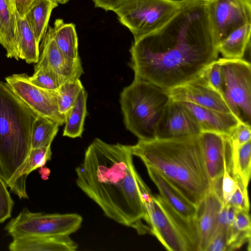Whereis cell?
<instances>
[{
  "label": "cell",
  "instance_id": "6da1fadb",
  "mask_svg": "<svg viewBox=\"0 0 251 251\" xmlns=\"http://www.w3.org/2000/svg\"><path fill=\"white\" fill-rule=\"evenodd\" d=\"M129 52L134 77L165 89L201 76L219 53L206 0H185L164 26L134 41Z\"/></svg>",
  "mask_w": 251,
  "mask_h": 251
},
{
  "label": "cell",
  "instance_id": "7a4b0ae2",
  "mask_svg": "<svg viewBox=\"0 0 251 251\" xmlns=\"http://www.w3.org/2000/svg\"><path fill=\"white\" fill-rule=\"evenodd\" d=\"M130 149L133 155L160 173L196 206L210 190L200 135L138 140Z\"/></svg>",
  "mask_w": 251,
  "mask_h": 251
},
{
  "label": "cell",
  "instance_id": "3957f363",
  "mask_svg": "<svg viewBox=\"0 0 251 251\" xmlns=\"http://www.w3.org/2000/svg\"><path fill=\"white\" fill-rule=\"evenodd\" d=\"M36 115L0 81V176L20 199H28L23 172L31 150Z\"/></svg>",
  "mask_w": 251,
  "mask_h": 251
},
{
  "label": "cell",
  "instance_id": "277c9868",
  "mask_svg": "<svg viewBox=\"0 0 251 251\" xmlns=\"http://www.w3.org/2000/svg\"><path fill=\"white\" fill-rule=\"evenodd\" d=\"M130 146L96 138L75 169L77 186L102 209L122 187L134 166Z\"/></svg>",
  "mask_w": 251,
  "mask_h": 251
},
{
  "label": "cell",
  "instance_id": "5b68a950",
  "mask_svg": "<svg viewBox=\"0 0 251 251\" xmlns=\"http://www.w3.org/2000/svg\"><path fill=\"white\" fill-rule=\"evenodd\" d=\"M171 99L167 90L134 77L120 94V105L126 128L138 140L155 138L159 120Z\"/></svg>",
  "mask_w": 251,
  "mask_h": 251
},
{
  "label": "cell",
  "instance_id": "8992f818",
  "mask_svg": "<svg viewBox=\"0 0 251 251\" xmlns=\"http://www.w3.org/2000/svg\"><path fill=\"white\" fill-rule=\"evenodd\" d=\"M185 0H126L114 12L134 41L166 24L180 10Z\"/></svg>",
  "mask_w": 251,
  "mask_h": 251
},
{
  "label": "cell",
  "instance_id": "52a82bcc",
  "mask_svg": "<svg viewBox=\"0 0 251 251\" xmlns=\"http://www.w3.org/2000/svg\"><path fill=\"white\" fill-rule=\"evenodd\" d=\"M82 221L76 213L46 214L24 208L8 222L5 230L12 238L69 236L80 227Z\"/></svg>",
  "mask_w": 251,
  "mask_h": 251
},
{
  "label": "cell",
  "instance_id": "ba28073f",
  "mask_svg": "<svg viewBox=\"0 0 251 251\" xmlns=\"http://www.w3.org/2000/svg\"><path fill=\"white\" fill-rule=\"evenodd\" d=\"M222 77V95L232 113L251 125V66L242 59H218Z\"/></svg>",
  "mask_w": 251,
  "mask_h": 251
},
{
  "label": "cell",
  "instance_id": "9c48e42d",
  "mask_svg": "<svg viewBox=\"0 0 251 251\" xmlns=\"http://www.w3.org/2000/svg\"><path fill=\"white\" fill-rule=\"evenodd\" d=\"M146 212L145 221L153 235L169 251H188L186 243L173 221L141 177L136 179Z\"/></svg>",
  "mask_w": 251,
  "mask_h": 251
},
{
  "label": "cell",
  "instance_id": "30bf717a",
  "mask_svg": "<svg viewBox=\"0 0 251 251\" xmlns=\"http://www.w3.org/2000/svg\"><path fill=\"white\" fill-rule=\"evenodd\" d=\"M14 94L36 115L55 122L59 126L66 118L58 109L56 90L39 87L32 83L26 74H13L5 78Z\"/></svg>",
  "mask_w": 251,
  "mask_h": 251
},
{
  "label": "cell",
  "instance_id": "8fae6325",
  "mask_svg": "<svg viewBox=\"0 0 251 251\" xmlns=\"http://www.w3.org/2000/svg\"><path fill=\"white\" fill-rule=\"evenodd\" d=\"M206 8L218 43L246 24H251V0H206Z\"/></svg>",
  "mask_w": 251,
  "mask_h": 251
},
{
  "label": "cell",
  "instance_id": "7c38bea8",
  "mask_svg": "<svg viewBox=\"0 0 251 251\" xmlns=\"http://www.w3.org/2000/svg\"><path fill=\"white\" fill-rule=\"evenodd\" d=\"M197 121L182 102L171 99L157 124L155 138L169 139L198 135Z\"/></svg>",
  "mask_w": 251,
  "mask_h": 251
},
{
  "label": "cell",
  "instance_id": "4fadbf2b",
  "mask_svg": "<svg viewBox=\"0 0 251 251\" xmlns=\"http://www.w3.org/2000/svg\"><path fill=\"white\" fill-rule=\"evenodd\" d=\"M206 171L211 183L233 170V147L229 136L213 132L200 134Z\"/></svg>",
  "mask_w": 251,
  "mask_h": 251
},
{
  "label": "cell",
  "instance_id": "5bb4252c",
  "mask_svg": "<svg viewBox=\"0 0 251 251\" xmlns=\"http://www.w3.org/2000/svg\"><path fill=\"white\" fill-rule=\"evenodd\" d=\"M39 59L34 68L44 67L54 72L62 83L79 78L83 74L79 58L73 59L65 55L58 48L49 26L42 40Z\"/></svg>",
  "mask_w": 251,
  "mask_h": 251
},
{
  "label": "cell",
  "instance_id": "9a60e30c",
  "mask_svg": "<svg viewBox=\"0 0 251 251\" xmlns=\"http://www.w3.org/2000/svg\"><path fill=\"white\" fill-rule=\"evenodd\" d=\"M167 90L173 100L232 113L222 96L212 88L201 75L184 84Z\"/></svg>",
  "mask_w": 251,
  "mask_h": 251
},
{
  "label": "cell",
  "instance_id": "2e32d148",
  "mask_svg": "<svg viewBox=\"0 0 251 251\" xmlns=\"http://www.w3.org/2000/svg\"><path fill=\"white\" fill-rule=\"evenodd\" d=\"M222 202L210 190L198 207L197 226L200 236L199 251H206L217 229Z\"/></svg>",
  "mask_w": 251,
  "mask_h": 251
},
{
  "label": "cell",
  "instance_id": "e0dca14e",
  "mask_svg": "<svg viewBox=\"0 0 251 251\" xmlns=\"http://www.w3.org/2000/svg\"><path fill=\"white\" fill-rule=\"evenodd\" d=\"M192 113L201 132L209 131L229 136L241 122L233 114L181 102Z\"/></svg>",
  "mask_w": 251,
  "mask_h": 251
},
{
  "label": "cell",
  "instance_id": "ac0fdd59",
  "mask_svg": "<svg viewBox=\"0 0 251 251\" xmlns=\"http://www.w3.org/2000/svg\"><path fill=\"white\" fill-rule=\"evenodd\" d=\"M78 246L69 236H30L13 238L11 251H75Z\"/></svg>",
  "mask_w": 251,
  "mask_h": 251
},
{
  "label": "cell",
  "instance_id": "d6986e66",
  "mask_svg": "<svg viewBox=\"0 0 251 251\" xmlns=\"http://www.w3.org/2000/svg\"><path fill=\"white\" fill-rule=\"evenodd\" d=\"M16 9L12 0H0V44L6 56L19 58Z\"/></svg>",
  "mask_w": 251,
  "mask_h": 251
},
{
  "label": "cell",
  "instance_id": "ffe728a7",
  "mask_svg": "<svg viewBox=\"0 0 251 251\" xmlns=\"http://www.w3.org/2000/svg\"><path fill=\"white\" fill-rule=\"evenodd\" d=\"M146 168L150 178L157 187L160 195L164 200L184 217L196 218L198 207L188 201L158 171L150 166H146Z\"/></svg>",
  "mask_w": 251,
  "mask_h": 251
},
{
  "label": "cell",
  "instance_id": "44dd1931",
  "mask_svg": "<svg viewBox=\"0 0 251 251\" xmlns=\"http://www.w3.org/2000/svg\"><path fill=\"white\" fill-rule=\"evenodd\" d=\"M251 24L234 29L219 42L218 50L225 58L242 59L251 47Z\"/></svg>",
  "mask_w": 251,
  "mask_h": 251
},
{
  "label": "cell",
  "instance_id": "7402d4cb",
  "mask_svg": "<svg viewBox=\"0 0 251 251\" xmlns=\"http://www.w3.org/2000/svg\"><path fill=\"white\" fill-rule=\"evenodd\" d=\"M154 198L182 235L188 251H199L200 236L197 218L189 219L184 217L171 207L160 195H156Z\"/></svg>",
  "mask_w": 251,
  "mask_h": 251
},
{
  "label": "cell",
  "instance_id": "603a6c76",
  "mask_svg": "<svg viewBox=\"0 0 251 251\" xmlns=\"http://www.w3.org/2000/svg\"><path fill=\"white\" fill-rule=\"evenodd\" d=\"M16 13L19 58L27 63H37L40 53L39 43L26 16L21 17Z\"/></svg>",
  "mask_w": 251,
  "mask_h": 251
},
{
  "label": "cell",
  "instance_id": "cb8c5ba5",
  "mask_svg": "<svg viewBox=\"0 0 251 251\" xmlns=\"http://www.w3.org/2000/svg\"><path fill=\"white\" fill-rule=\"evenodd\" d=\"M51 30L57 47L65 55L73 59L79 58L78 38L74 24L65 23L62 19H57Z\"/></svg>",
  "mask_w": 251,
  "mask_h": 251
},
{
  "label": "cell",
  "instance_id": "d4e9b609",
  "mask_svg": "<svg viewBox=\"0 0 251 251\" xmlns=\"http://www.w3.org/2000/svg\"><path fill=\"white\" fill-rule=\"evenodd\" d=\"M58 5L53 0H34L26 14L39 43L47 31L52 10Z\"/></svg>",
  "mask_w": 251,
  "mask_h": 251
},
{
  "label": "cell",
  "instance_id": "484cf974",
  "mask_svg": "<svg viewBox=\"0 0 251 251\" xmlns=\"http://www.w3.org/2000/svg\"><path fill=\"white\" fill-rule=\"evenodd\" d=\"M87 93L81 90L75 102L68 112L65 123L63 136L72 138L81 137L87 114Z\"/></svg>",
  "mask_w": 251,
  "mask_h": 251
},
{
  "label": "cell",
  "instance_id": "4316f807",
  "mask_svg": "<svg viewBox=\"0 0 251 251\" xmlns=\"http://www.w3.org/2000/svg\"><path fill=\"white\" fill-rule=\"evenodd\" d=\"M59 126L54 121L37 116L31 131V149L51 146Z\"/></svg>",
  "mask_w": 251,
  "mask_h": 251
},
{
  "label": "cell",
  "instance_id": "83f0119b",
  "mask_svg": "<svg viewBox=\"0 0 251 251\" xmlns=\"http://www.w3.org/2000/svg\"><path fill=\"white\" fill-rule=\"evenodd\" d=\"M83 88L80 79L77 78L63 83L56 90L59 111L66 119Z\"/></svg>",
  "mask_w": 251,
  "mask_h": 251
},
{
  "label": "cell",
  "instance_id": "f1b7e54d",
  "mask_svg": "<svg viewBox=\"0 0 251 251\" xmlns=\"http://www.w3.org/2000/svg\"><path fill=\"white\" fill-rule=\"evenodd\" d=\"M232 162L233 175H238L248 187L251 174V140L233 148Z\"/></svg>",
  "mask_w": 251,
  "mask_h": 251
},
{
  "label": "cell",
  "instance_id": "f546056e",
  "mask_svg": "<svg viewBox=\"0 0 251 251\" xmlns=\"http://www.w3.org/2000/svg\"><path fill=\"white\" fill-rule=\"evenodd\" d=\"M29 79L35 85L50 90H57L62 84L54 72L44 67L34 68V74Z\"/></svg>",
  "mask_w": 251,
  "mask_h": 251
},
{
  "label": "cell",
  "instance_id": "4dcf8cb0",
  "mask_svg": "<svg viewBox=\"0 0 251 251\" xmlns=\"http://www.w3.org/2000/svg\"><path fill=\"white\" fill-rule=\"evenodd\" d=\"M51 146L31 149L26 164L23 172V176L25 179L33 171L44 166L51 159Z\"/></svg>",
  "mask_w": 251,
  "mask_h": 251
},
{
  "label": "cell",
  "instance_id": "1f68e13d",
  "mask_svg": "<svg viewBox=\"0 0 251 251\" xmlns=\"http://www.w3.org/2000/svg\"><path fill=\"white\" fill-rule=\"evenodd\" d=\"M233 177L237 182V188L226 205H232L238 209L249 211L250 202L247 187L244 185L241 178L238 175H233Z\"/></svg>",
  "mask_w": 251,
  "mask_h": 251
},
{
  "label": "cell",
  "instance_id": "d6a6232c",
  "mask_svg": "<svg viewBox=\"0 0 251 251\" xmlns=\"http://www.w3.org/2000/svg\"><path fill=\"white\" fill-rule=\"evenodd\" d=\"M7 187L4 180L0 176V224L11 217L14 204Z\"/></svg>",
  "mask_w": 251,
  "mask_h": 251
},
{
  "label": "cell",
  "instance_id": "836d02e7",
  "mask_svg": "<svg viewBox=\"0 0 251 251\" xmlns=\"http://www.w3.org/2000/svg\"><path fill=\"white\" fill-rule=\"evenodd\" d=\"M201 76L212 88L222 95V77L218 59L212 63L205 70Z\"/></svg>",
  "mask_w": 251,
  "mask_h": 251
},
{
  "label": "cell",
  "instance_id": "e575fe53",
  "mask_svg": "<svg viewBox=\"0 0 251 251\" xmlns=\"http://www.w3.org/2000/svg\"><path fill=\"white\" fill-rule=\"evenodd\" d=\"M232 147L237 149L240 146L251 140V125L240 122L229 135Z\"/></svg>",
  "mask_w": 251,
  "mask_h": 251
},
{
  "label": "cell",
  "instance_id": "d590c367",
  "mask_svg": "<svg viewBox=\"0 0 251 251\" xmlns=\"http://www.w3.org/2000/svg\"><path fill=\"white\" fill-rule=\"evenodd\" d=\"M237 188V183L233 176L225 168L221 183L222 206L226 205L234 195Z\"/></svg>",
  "mask_w": 251,
  "mask_h": 251
},
{
  "label": "cell",
  "instance_id": "8d00e7d4",
  "mask_svg": "<svg viewBox=\"0 0 251 251\" xmlns=\"http://www.w3.org/2000/svg\"><path fill=\"white\" fill-rule=\"evenodd\" d=\"M227 246V230H221L214 234L206 251H226Z\"/></svg>",
  "mask_w": 251,
  "mask_h": 251
},
{
  "label": "cell",
  "instance_id": "74e56055",
  "mask_svg": "<svg viewBox=\"0 0 251 251\" xmlns=\"http://www.w3.org/2000/svg\"><path fill=\"white\" fill-rule=\"evenodd\" d=\"M249 211L237 209L234 222L240 231H251V223Z\"/></svg>",
  "mask_w": 251,
  "mask_h": 251
},
{
  "label": "cell",
  "instance_id": "f35d334b",
  "mask_svg": "<svg viewBox=\"0 0 251 251\" xmlns=\"http://www.w3.org/2000/svg\"><path fill=\"white\" fill-rule=\"evenodd\" d=\"M126 0H93L96 7L105 11L115 12L119 8Z\"/></svg>",
  "mask_w": 251,
  "mask_h": 251
},
{
  "label": "cell",
  "instance_id": "ab89813d",
  "mask_svg": "<svg viewBox=\"0 0 251 251\" xmlns=\"http://www.w3.org/2000/svg\"><path fill=\"white\" fill-rule=\"evenodd\" d=\"M16 13L21 17L25 16L34 0H12Z\"/></svg>",
  "mask_w": 251,
  "mask_h": 251
},
{
  "label": "cell",
  "instance_id": "60d3db41",
  "mask_svg": "<svg viewBox=\"0 0 251 251\" xmlns=\"http://www.w3.org/2000/svg\"><path fill=\"white\" fill-rule=\"evenodd\" d=\"M58 4H64L67 3L70 0H53Z\"/></svg>",
  "mask_w": 251,
  "mask_h": 251
}]
</instances>
